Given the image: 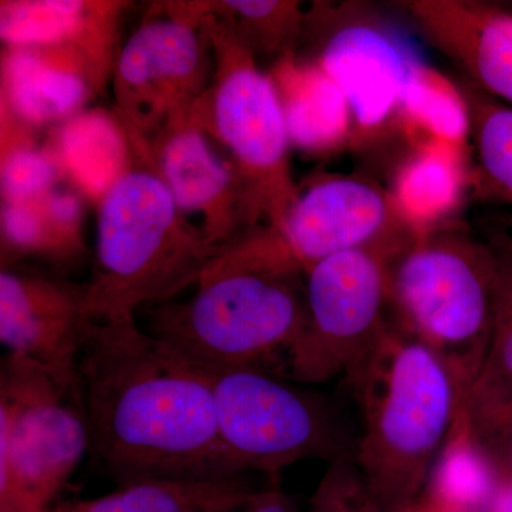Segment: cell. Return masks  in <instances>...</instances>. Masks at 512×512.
Masks as SVG:
<instances>
[{"label": "cell", "instance_id": "29", "mask_svg": "<svg viewBox=\"0 0 512 512\" xmlns=\"http://www.w3.org/2000/svg\"><path fill=\"white\" fill-rule=\"evenodd\" d=\"M478 507L480 505L468 503L434 484L424 500L417 501L403 512H476Z\"/></svg>", "mask_w": 512, "mask_h": 512}, {"label": "cell", "instance_id": "27", "mask_svg": "<svg viewBox=\"0 0 512 512\" xmlns=\"http://www.w3.org/2000/svg\"><path fill=\"white\" fill-rule=\"evenodd\" d=\"M352 451L330 461L313 494L311 512H386L356 466Z\"/></svg>", "mask_w": 512, "mask_h": 512}, {"label": "cell", "instance_id": "15", "mask_svg": "<svg viewBox=\"0 0 512 512\" xmlns=\"http://www.w3.org/2000/svg\"><path fill=\"white\" fill-rule=\"evenodd\" d=\"M402 8L468 82L512 107V10L476 0H407Z\"/></svg>", "mask_w": 512, "mask_h": 512}, {"label": "cell", "instance_id": "5", "mask_svg": "<svg viewBox=\"0 0 512 512\" xmlns=\"http://www.w3.org/2000/svg\"><path fill=\"white\" fill-rule=\"evenodd\" d=\"M185 224L163 178L143 156L99 201L96 265L86 284L96 320L134 318L197 285L221 254Z\"/></svg>", "mask_w": 512, "mask_h": 512}, {"label": "cell", "instance_id": "6", "mask_svg": "<svg viewBox=\"0 0 512 512\" xmlns=\"http://www.w3.org/2000/svg\"><path fill=\"white\" fill-rule=\"evenodd\" d=\"M195 365L210 380L229 473L278 477L298 461L353 450L322 394L265 370Z\"/></svg>", "mask_w": 512, "mask_h": 512}, {"label": "cell", "instance_id": "10", "mask_svg": "<svg viewBox=\"0 0 512 512\" xmlns=\"http://www.w3.org/2000/svg\"><path fill=\"white\" fill-rule=\"evenodd\" d=\"M397 249H355L306 272L308 326L289 380L318 384L345 379L386 328L387 269Z\"/></svg>", "mask_w": 512, "mask_h": 512}, {"label": "cell", "instance_id": "20", "mask_svg": "<svg viewBox=\"0 0 512 512\" xmlns=\"http://www.w3.org/2000/svg\"><path fill=\"white\" fill-rule=\"evenodd\" d=\"M111 9L109 3L77 0L2 2L0 35L12 47H79L103 67Z\"/></svg>", "mask_w": 512, "mask_h": 512}, {"label": "cell", "instance_id": "26", "mask_svg": "<svg viewBox=\"0 0 512 512\" xmlns=\"http://www.w3.org/2000/svg\"><path fill=\"white\" fill-rule=\"evenodd\" d=\"M60 164L56 154L20 144L6 148L2 161V191L5 202L32 201L55 188Z\"/></svg>", "mask_w": 512, "mask_h": 512}, {"label": "cell", "instance_id": "1", "mask_svg": "<svg viewBox=\"0 0 512 512\" xmlns=\"http://www.w3.org/2000/svg\"><path fill=\"white\" fill-rule=\"evenodd\" d=\"M94 463L117 485L229 473L207 375L140 328L97 320L80 359Z\"/></svg>", "mask_w": 512, "mask_h": 512}, {"label": "cell", "instance_id": "18", "mask_svg": "<svg viewBox=\"0 0 512 512\" xmlns=\"http://www.w3.org/2000/svg\"><path fill=\"white\" fill-rule=\"evenodd\" d=\"M254 474L201 478H147L117 485L89 500L53 505L50 512H231L255 497L269 481Z\"/></svg>", "mask_w": 512, "mask_h": 512}, {"label": "cell", "instance_id": "23", "mask_svg": "<svg viewBox=\"0 0 512 512\" xmlns=\"http://www.w3.org/2000/svg\"><path fill=\"white\" fill-rule=\"evenodd\" d=\"M471 116L480 188L512 205V107L488 96L474 84H461Z\"/></svg>", "mask_w": 512, "mask_h": 512}, {"label": "cell", "instance_id": "17", "mask_svg": "<svg viewBox=\"0 0 512 512\" xmlns=\"http://www.w3.org/2000/svg\"><path fill=\"white\" fill-rule=\"evenodd\" d=\"M284 109L293 147L330 154L350 147L353 123L348 100L318 63L281 57L269 74Z\"/></svg>", "mask_w": 512, "mask_h": 512}, {"label": "cell", "instance_id": "8", "mask_svg": "<svg viewBox=\"0 0 512 512\" xmlns=\"http://www.w3.org/2000/svg\"><path fill=\"white\" fill-rule=\"evenodd\" d=\"M214 53V77L205 96L212 136L237 165L269 227L278 229L299 194L292 180L291 138L271 76L218 15H202Z\"/></svg>", "mask_w": 512, "mask_h": 512}, {"label": "cell", "instance_id": "22", "mask_svg": "<svg viewBox=\"0 0 512 512\" xmlns=\"http://www.w3.org/2000/svg\"><path fill=\"white\" fill-rule=\"evenodd\" d=\"M402 136L407 144L437 141L467 154L471 116L463 89L427 62L417 67L404 94Z\"/></svg>", "mask_w": 512, "mask_h": 512}, {"label": "cell", "instance_id": "19", "mask_svg": "<svg viewBox=\"0 0 512 512\" xmlns=\"http://www.w3.org/2000/svg\"><path fill=\"white\" fill-rule=\"evenodd\" d=\"M467 154L437 141L409 144L394 170L390 197L413 234L451 221L467 188Z\"/></svg>", "mask_w": 512, "mask_h": 512}, {"label": "cell", "instance_id": "7", "mask_svg": "<svg viewBox=\"0 0 512 512\" xmlns=\"http://www.w3.org/2000/svg\"><path fill=\"white\" fill-rule=\"evenodd\" d=\"M90 439L82 396L32 360L0 367V507L50 511Z\"/></svg>", "mask_w": 512, "mask_h": 512}, {"label": "cell", "instance_id": "3", "mask_svg": "<svg viewBox=\"0 0 512 512\" xmlns=\"http://www.w3.org/2000/svg\"><path fill=\"white\" fill-rule=\"evenodd\" d=\"M343 383L359 412L356 466L384 511H406L456 437L460 387L439 357L390 320Z\"/></svg>", "mask_w": 512, "mask_h": 512}, {"label": "cell", "instance_id": "2", "mask_svg": "<svg viewBox=\"0 0 512 512\" xmlns=\"http://www.w3.org/2000/svg\"><path fill=\"white\" fill-rule=\"evenodd\" d=\"M197 286L188 301L157 305L148 335L198 365L289 379L308 326L306 274L274 229H255L225 249Z\"/></svg>", "mask_w": 512, "mask_h": 512}, {"label": "cell", "instance_id": "28", "mask_svg": "<svg viewBox=\"0 0 512 512\" xmlns=\"http://www.w3.org/2000/svg\"><path fill=\"white\" fill-rule=\"evenodd\" d=\"M231 512H296V503L282 491L279 478L275 477L255 497Z\"/></svg>", "mask_w": 512, "mask_h": 512}, {"label": "cell", "instance_id": "32", "mask_svg": "<svg viewBox=\"0 0 512 512\" xmlns=\"http://www.w3.org/2000/svg\"><path fill=\"white\" fill-rule=\"evenodd\" d=\"M507 463L508 473H510V483L512 484V446L510 448V454H508Z\"/></svg>", "mask_w": 512, "mask_h": 512}, {"label": "cell", "instance_id": "9", "mask_svg": "<svg viewBox=\"0 0 512 512\" xmlns=\"http://www.w3.org/2000/svg\"><path fill=\"white\" fill-rule=\"evenodd\" d=\"M320 29L318 63L348 100L353 133L350 146L372 147L402 136V106L407 86L423 57L399 30L370 6H322L306 16ZM403 137V136H402Z\"/></svg>", "mask_w": 512, "mask_h": 512}, {"label": "cell", "instance_id": "16", "mask_svg": "<svg viewBox=\"0 0 512 512\" xmlns=\"http://www.w3.org/2000/svg\"><path fill=\"white\" fill-rule=\"evenodd\" d=\"M100 70L79 47H10L3 63L6 109L29 126L72 119Z\"/></svg>", "mask_w": 512, "mask_h": 512}, {"label": "cell", "instance_id": "13", "mask_svg": "<svg viewBox=\"0 0 512 512\" xmlns=\"http://www.w3.org/2000/svg\"><path fill=\"white\" fill-rule=\"evenodd\" d=\"M97 320L86 285L59 274L2 266L0 340L9 355L45 367L57 382L80 393V359Z\"/></svg>", "mask_w": 512, "mask_h": 512}, {"label": "cell", "instance_id": "4", "mask_svg": "<svg viewBox=\"0 0 512 512\" xmlns=\"http://www.w3.org/2000/svg\"><path fill=\"white\" fill-rule=\"evenodd\" d=\"M451 222L413 235L390 256L387 313L447 366L464 400L493 338L500 258Z\"/></svg>", "mask_w": 512, "mask_h": 512}, {"label": "cell", "instance_id": "30", "mask_svg": "<svg viewBox=\"0 0 512 512\" xmlns=\"http://www.w3.org/2000/svg\"><path fill=\"white\" fill-rule=\"evenodd\" d=\"M488 512H512V484L510 481L494 487Z\"/></svg>", "mask_w": 512, "mask_h": 512}, {"label": "cell", "instance_id": "12", "mask_svg": "<svg viewBox=\"0 0 512 512\" xmlns=\"http://www.w3.org/2000/svg\"><path fill=\"white\" fill-rule=\"evenodd\" d=\"M214 53L202 15L147 20L121 47L113 89L120 123L143 143L208 93Z\"/></svg>", "mask_w": 512, "mask_h": 512}, {"label": "cell", "instance_id": "25", "mask_svg": "<svg viewBox=\"0 0 512 512\" xmlns=\"http://www.w3.org/2000/svg\"><path fill=\"white\" fill-rule=\"evenodd\" d=\"M498 258L500 285L493 338L483 369L471 384L464 399L471 394L494 392L512 386V254H498Z\"/></svg>", "mask_w": 512, "mask_h": 512}, {"label": "cell", "instance_id": "14", "mask_svg": "<svg viewBox=\"0 0 512 512\" xmlns=\"http://www.w3.org/2000/svg\"><path fill=\"white\" fill-rule=\"evenodd\" d=\"M275 231L305 274L330 256L363 248L399 249L416 235L400 218L389 190L352 175H326L299 190Z\"/></svg>", "mask_w": 512, "mask_h": 512}, {"label": "cell", "instance_id": "21", "mask_svg": "<svg viewBox=\"0 0 512 512\" xmlns=\"http://www.w3.org/2000/svg\"><path fill=\"white\" fill-rule=\"evenodd\" d=\"M130 141L123 124L106 114H77L60 131L56 157L77 187L100 201L130 168Z\"/></svg>", "mask_w": 512, "mask_h": 512}, {"label": "cell", "instance_id": "11", "mask_svg": "<svg viewBox=\"0 0 512 512\" xmlns=\"http://www.w3.org/2000/svg\"><path fill=\"white\" fill-rule=\"evenodd\" d=\"M215 143L204 96L154 136L134 144L163 178L185 224L224 252L254 232L264 215L237 165Z\"/></svg>", "mask_w": 512, "mask_h": 512}, {"label": "cell", "instance_id": "24", "mask_svg": "<svg viewBox=\"0 0 512 512\" xmlns=\"http://www.w3.org/2000/svg\"><path fill=\"white\" fill-rule=\"evenodd\" d=\"M228 10L225 22L234 29L245 46L255 53H291L289 47L301 36L306 25L298 2H278V0H256V2H224Z\"/></svg>", "mask_w": 512, "mask_h": 512}, {"label": "cell", "instance_id": "31", "mask_svg": "<svg viewBox=\"0 0 512 512\" xmlns=\"http://www.w3.org/2000/svg\"><path fill=\"white\" fill-rule=\"evenodd\" d=\"M0 512H50V511H29V510H19V508L0 507Z\"/></svg>", "mask_w": 512, "mask_h": 512}]
</instances>
